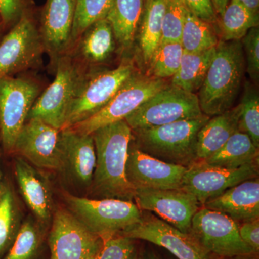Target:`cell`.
Listing matches in <instances>:
<instances>
[{"instance_id":"7c38bea8","label":"cell","mask_w":259,"mask_h":259,"mask_svg":"<svg viewBox=\"0 0 259 259\" xmlns=\"http://www.w3.org/2000/svg\"><path fill=\"white\" fill-rule=\"evenodd\" d=\"M258 163L226 168L196 161L187 167L181 189L195 196L201 205L244 181L258 178Z\"/></svg>"},{"instance_id":"7bdbcfd3","label":"cell","mask_w":259,"mask_h":259,"mask_svg":"<svg viewBox=\"0 0 259 259\" xmlns=\"http://www.w3.org/2000/svg\"><path fill=\"white\" fill-rule=\"evenodd\" d=\"M211 259H258V254L236 255V256L231 257H218L212 255Z\"/></svg>"},{"instance_id":"6da1fadb","label":"cell","mask_w":259,"mask_h":259,"mask_svg":"<svg viewBox=\"0 0 259 259\" xmlns=\"http://www.w3.org/2000/svg\"><path fill=\"white\" fill-rule=\"evenodd\" d=\"M96 167L94 172V192L101 199L134 202L136 190L125 175V165L132 130L125 120L113 122L92 134Z\"/></svg>"},{"instance_id":"ab89813d","label":"cell","mask_w":259,"mask_h":259,"mask_svg":"<svg viewBox=\"0 0 259 259\" xmlns=\"http://www.w3.org/2000/svg\"><path fill=\"white\" fill-rule=\"evenodd\" d=\"M240 236L255 253L259 251V218L253 221L238 223Z\"/></svg>"},{"instance_id":"836d02e7","label":"cell","mask_w":259,"mask_h":259,"mask_svg":"<svg viewBox=\"0 0 259 259\" xmlns=\"http://www.w3.org/2000/svg\"><path fill=\"white\" fill-rule=\"evenodd\" d=\"M183 54L180 42L160 44L148 64L151 76L161 79L173 77L180 68Z\"/></svg>"},{"instance_id":"1f68e13d","label":"cell","mask_w":259,"mask_h":259,"mask_svg":"<svg viewBox=\"0 0 259 259\" xmlns=\"http://www.w3.org/2000/svg\"><path fill=\"white\" fill-rule=\"evenodd\" d=\"M41 230L32 221L19 228L15 241L2 259H35L42 243Z\"/></svg>"},{"instance_id":"2e32d148","label":"cell","mask_w":259,"mask_h":259,"mask_svg":"<svg viewBox=\"0 0 259 259\" xmlns=\"http://www.w3.org/2000/svg\"><path fill=\"white\" fill-rule=\"evenodd\" d=\"M76 0H47L37 10L38 30L45 53L56 69L61 56L69 54Z\"/></svg>"},{"instance_id":"f6af8a7d","label":"cell","mask_w":259,"mask_h":259,"mask_svg":"<svg viewBox=\"0 0 259 259\" xmlns=\"http://www.w3.org/2000/svg\"><path fill=\"white\" fill-rule=\"evenodd\" d=\"M135 259H144V255L143 254H141V253H140L139 252V253H138L137 256L136 257V258Z\"/></svg>"},{"instance_id":"3957f363","label":"cell","mask_w":259,"mask_h":259,"mask_svg":"<svg viewBox=\"0 0 259 259\" xmlns=\"http://www.w3.org/2000/svg\"><path fill=\"white\" fill-rule=\"evenodd\" d=\"M209 118L203 114L158 127L135 130L132 141L152 157L187 168L197 161V134Z\"/></svg>"},{"instance_id":"d6a6232c","label":"cell","mask_w":259,"mask_h":259,"mask_svg":"<svg viewBox=\"0 0 259 259\" xmlns=\"http://www.w3.org/2000/svg\"><path fill=\"white\" fill-rule=\"evenodd\" d=\"M240 108L238 130L245 133L259 147V95L255 87L247 81L244 86Z\"/></svg>"},{"instance_id":"d6986e66","label":"cell","mask_w":259,"mask_h":259,"mask_svg":"<svg viewBox=\"0 0 259 259\" xmlns=\"http://www.w3.org/2000/svg\"><path fill=\"white\" fill-rule=\"evenodd\" d=\"M61 168L71 178L89 185L96 167V151L92 134H80L69 130L61 131Z\"/></svg>"},{"instance_id":"b9f144b4","label":"cell","mask_w":259,"mask_h":259,"mask_svg":"<svg viewBox=\"0 0 259 259\" xmlns=\"http://www.w3.org/2000/svg\"><path fill=\"white\" fill-rule=\"evenodd\" d=\"M214 7V9L218 15H222L228 5L229 0H211Z\"/></svg>"},{"instance_id":"60d3db41","label":"cell","mask_w":259,"mask_h":259,"mask_svg":"<svg viewBox=\"0 0 259 259\" xmlns=\"http://www.w3.org/2000/svg\"><path fill=\"white\" fill-rule=\"evenodd\" d=\"M242 5H244L245 8H248L250 11L258 14L259 0H238Z\"/></svg>"},{"instance_id":"74e56055","label":"cell","mask_w":259,"mask_h":259,"mask_svg":"<svg viewBox=\"0 0 259 259\" xmlns=\"http://www.w3.org/2000/svg\"><path fill=\"white\" fill-rule=\"evenodd\" d=\"M32 4V0H0V20L4 30H10Z\"/></svg>"},{"instance_id":"8fae6325","label":"cell","mask_w":259,"mask_h":259,"mask_svg":"<svg viewBox=\"0 0 259 259\" xmlns=\"http://www.w3.org/2000/svg\"><path fill=\"white\" fill-rule=\"evenodd\" d=\"M190 233L213 256L258 254L241 239L238 223L218 211L199 209L192 218Z\"/></svg>"},{"instance_id":"4316f807","label":"cell","mask_w":259,"mask_h":259,"mask_svg":"<svg viewBox=\"0 0 259 259\" xmlns=\"http://www.w3.org/2000/svg\"><path fill=\"white\" fill-rule=\"evenodd\" d=\"M166 3V0H145L139 35L140 49L145 64H149L161 42Z\"/></svg>"},{"instance_id":"52a82bcc","label":"cell","mask_w":259,"mask_h":259,"mask_svg":"<svg viewBox=\"0 0 259 259\" xmlns=\"http://www.w3.org/2000/svg\"><path fill=\"white\" fill-rule=\"evenodd\" d=\"M135 74L134 65L130 62L122 63L114 69L88 71L79 92L68 109L61 131L100 111Z\"/></svg>"},{"instance_id":"c3c4849f","label":"cell","mask_w":259,"mask_h":259,"mask_svg":"<svg viewBox=\"0 0 259 259\" xmlns=\"http://www.w3.org/2000/svg\"><path fill=\"white\" fill-rule=\"evenodd\" d=\"M100 249H101V248H100ZM99 251H100V250H99ZM98 252H97V253H95V254L92 255V256L90 257V258H89V259H95V257H96V255H97V253H98Z\"/></svg>"},{"instance_id":"603a6c76","label":"cell","mask_w":259,"mask_h":259,"mask_svg":"<svg viewBox=\"0 0 259 259\" xmlns=\"http://www.w3.org/2000/svg\"><path fill=\"white\" fill-rule=\"evenodd\" d=\"M239 105L207 120L197 134V161H204L217 153L238 130Z\"/></svg>"},{"instance_id":"4dcf8cb0","label":"cell","mask_w":259,"mask_h":259,"mask_svg":"<svg viewBox=\"0 0 259 259\" xmlns=\"http://www.w3.org/2000/svg\"><path fill=\"white\" fill-rule=\"evenodd\" d=\"M13 192L9 187L3 185L0 193V258L13 245L20 227Z\"/></svg>"},{"instance_id":"f546056e","label":"cell","mask_w":259,"mask_h":259,"mask_svg":"<svg viewBox=\"0 0 259 259\" xmlns=\"http://www.w3.org/2000/svg\"><path fill=\"white\" fill-rule=\"evenodd\" d=\"M113 0H76L70 51L92 25L107 18Z\"/></svg>"},{"instance_id":"ac0fdd59","label":"cell","mask_w":259,"mask_h":259,"mask_svg":"<svg viewBox=\"0 0 259 259\" xmlns=\"http://www.w3.org/2000/svg\"><path fill=\"white\" fill-rule=\"evenodd\" d=\"M186 167L166 163L130 143L125 175L135 190L180 189Z\"/></svg>"},{"instance_id":"5b68a950","label":"cell","mask_w":259,"mask_h":259,"mask_svg":"<svg viewBox=\"0 0 259 259\" xmlns=\"http://www.w3.org/2000/svg\"><path fill=\"white\" fill-rule=\"evenodd\" d=\"M55 70V79L37 97L28 120L38 118L61 131L68 109L88 71L86 66L70 54L61 56Z\"/></svg>"},{"instance_id":"4fadbf2b","label":"cell","mask_w":259,"mask_h":259,"mask_svg":"<svg viewBox=\"0 0 259 259\" xmlns=\"http://www.w3.org/2000/svg\"><path fill=\"white\" fill-rule=\"evenodd\" d=\"M119 236L150 242L168 250L178 259H211L212 257L191 233H183L151 214L142 215L137 224Z\"/></svg>"},{"instance_id":"ffe728a7","label":"cell","mask_w":259,"mask_h":259,"mask_svg":"<svg viewBox=\"0 0 259 259\" xmlns=\"http://www.w3.org/2000/svg\"><path fill=\"white\" fill-rule=\"evenodd\" d=\"M202 207L218 211L241 223L259 218V180L252 179L207 200Z\"/></svg>"},{"instance_id":"30bf717a","label":"cell","mask_w":259,"mask_h":259,"mask_svg":"<svg viewBox=\"0 0 259 259\" xmlns=\"http://www.w3.org/2000/svg\"><path fill=\"white\" fill-rule=\"evenodd\" d=\"M40 95V85L30 78L8 76L0 79V134L5 151L14 150L17 138Z\"/></svg>"},{"instance_id":"cb8c5ba5","label":"cell","mask_w":259,"mask_h":259,"mask_svg":"<svg viewBox=\"0 0 259 259\" xmlns=\"http://www.w3.org/2000/svg\"><path fill=\"white\" fill-rule=\"evenodd\" d=\"M144 4L145 0H113L107 19L111 24L116 42L122 50L132 47Z\"/></svg>"},{"instance_id":"9a60e30c","label":"cell","mask_w":259,"mask_h":259,"mask_svg":"<svg viewBox=\"0 0 259 259\" xmlns=\"http://www.w3.org/2000/svg\"><path fill=\"white\" fill-rule=\"evenodd\" d=\"M134 202L141 211L154 212L185 233H190L192 218L202 206L195 196L181 188L136 190Z\"/></svg>"},{"instance_id":"277c9868","label":"cell","mask_w":259,"mask_h":259,"mask_svg":"<svg viewBox=\"0 0 259 259\" xmlns=\"http://www.w3.org/2000/svg\"><path fill=\"white\" fill-rule=\"evenodd\" d=\"M71 214L103 241L117 236L142 218L134 202L117 199H93L65 194Z\"/></svg>"},{"instance_id":"8d00e7d4","label":"cell","mask_w":259,"mask_h":259,"mask_svg":"<svg viewBox=\"0 0 259 259\" xmlns=\"http://www.w3.org/2000/svg\"><path fill=\"white\" fill-rule=\"evenodd\" d=\"M242 47L246 56V70L252 81H258L259 77V30L258 27L250 29L242 38Z\"/></svg>"},{"instance_id":"e575fe53","label":"cell","mask_w":259,"mask_h":259,"mask_svg":"<svg viewBox=\"0 0 259 259\" xmlns=\"http://www.w3.org/2000/svg\"><path fill=\"white\" fill-rule=\"evenodd\" d=\"M186 13L187 8L181 3L180 0H166L160 44L180 42Z\"/></svg>"},{"instance_id":"f35d334b","label":"cell","mask_w":259,"mask_h":259,"mask_svg":"<svg viewBox=\"0 0 259 259\" xmlns=\"http://www.w3.org/2000/svg\"><path fill=\"white\" fill-rule=\"evenodd\" d=\"M186 8L194 15L209 24L217 20L216 12L211 0H180Z\"/></svg>"},{"instance_id":"83f0119b","label":"cell","mask_w":259,"mask_h":259,"mask_svg":"<svg viewBox=\"0 0 259 259\" xmlns=\"http://www.w3.org/2000/svg\"><path fill=\"white\" fill-rule=\"evenodd\" d=\"M223 40H241L250 29L258 26V14L250 11L238 0H231L221 15Z\"/></svg>"},{"instance_id":"ba28073f","label":"cell","mask_w":259,"mask_h":259,"mask_svg":"<svg viewBox=\"0 0 259 259\" xmlns=\"http://www.w3.org/2000/svg\"><path fill=\"white\" fill-rule=\"evenodd\" d=\"M202 115L197 94L171 83L150 97L125 120L135 131L195 118Z\"/></svg>"},{"instance_id":"d4e9b609","label":"cell","mask_w":259,"mask_h":259,"mask_svg":"<svg viewBox=\"0 0 259 259\" xmlns=\"http://www.w3.org/2000/svg\"><path fill=\"white\" fill-rule=\"evenodd\" d=\"M258 148L248 135L238 131L217 153L204 161L212 166L238 168L258 163Z\"/></svg>"},{"instance_id":"bcb514c9","label":"cell","mask_w":259,"mask_h":259,"mask_svg":"<svg viewBox=\"0 0 259 259\" xmlns=\"http://www.w3.org/2000/svg\"><path fill=\"white\" fill-rule=\"evenodd\" d=\"M3 184H2V174H1V168H0V193L2 192V189H3Z\"/></svg>"},{"instance_id":"7dc6e473","label":"cell","mask_w":259,"mask_h":259,"mask_svg":"<svg viewBox=\"0 0 259 259\" xmlns=\"http://www.w3.org/2000/svg\"><path fill=\"white\" fill-rule=\"evenodd\" d=\"M4 30V28H3V25H2L1 20H0V34H1V32L3 31Z\"/></svg>"},{"instance_id":"d590c367","label":"cell","mask_w":259,"mask_h":259,"mask_svg":"<svg viewBox=\"0 0 259 259\" xmlns=\"http://www.w3.org/2000/svg\"><path fill=\"white\" fill-rule=\"evenodd\" d=\"M136 241L119 235L108 238L95 259H135L139 253Z\"/></svg>"},{"instance_id":"f1b7e54d","label":"cell","mask_w":259,"mask_h":259,"mask_svg":"<svg viewBox=\"0 0 259 259\" xmlns=\"http://www.w3.org/2000/svg\"><path fill=\"white\" fill-rule=\"evenodd\" d=\"M219 42L210 24L197 18L187 9L180 44L184 51L197 53L215 48Z\"/></svg>"},{"instance_id":"9c48e42d","label":"cell","mask_w":259,"mask_h":259,"mask_svg":"<svg viewBox=\"0 0 259 259\" xmlns=\"http://www.w3.org/2000/svg\"><path fill=\"white\" fill-rule=\"evenodd\" d=\"M166 85L163 79L135 74L100 111L66 130L76 134L90 135L104 126L125 120Z\"/></svg>"},{"instance_id":"5bb4252c","label":"cell","mask_w":259,"mask_h":259,"mask_svg":"<svg viewBox=\"0 0 259 259\" xmlns=\"http://www.w3.org/2000/svg\"><path fill=\"white\" fill-rule=\"evenodd\" d=\"M102 244L103 240L89 231L69 211H56L49 236L51 259H89Z\"/></svg>"},{"instance_id":"8992f818","label":"cell","mask_w":259,"mask_h":259,"mask_svg":"<svg viewBox=\"0 0 259 259\" xmlns=\"http://www.w3.org/2000/svg\"><path fill=\"white\" fill-rule=\"evenodd\" d=\"M32 4L0 41V79L35 67L45 53Z\"/></svg>"},{"instance_id":"44dd1931","label":"cell","mask_w":259,"mask_h":259,"mask_svg":"<svg viewBox=\"0 0 259 259\" xmlns=\"http://www.w3.org/2000/svg\"><path fill=\"white\" fill-rule=\"evenodd\" d=\"M15 173L25 202L40 222L47 223L52 218L53 202L47 180L23 158L16 159Z\"/></svg>"},{"instance_id":"ee69618b","label":"cell","mask_w":259,"mask_h":259,"mask_svg":"<svg viewBox=\"0 0 259 259\" xmlns=\"http://www.w3.org/2000/svg\"><path fill=\"white\" fill-rule=\"evenodd\" d=\"M144 259H158V258L153 252H149L146 255V256H144Z\"/></svg>"},{"instance_id":"7402d4cb","label":"cell","mask_w":259,"mask_h":259,"mask_svg":"<svg viewBox=\"0 0 259 259\" xmlns=\"http://www.w3.org/2000/svg\"><path fill=\"white\" fill-rule=\"evenodd\" d=\"M115 48L113 30L106 18L94 23L83 32L69 54L88 67L110 59Z\"/></svg>"},{"instance_id":"484cf974","label":"cell","mask_w":259,"mask_h":259,"mask_svg":"<svg viewBox=\"0 0 259 259\" xmlns=\"http://www.w3.org/2000/svg\"><path fill=\"white\" fill-rule=\"evenodd\" d=\"M215 48L197 53L184 51L180 68L172 77L171 84L192 93L199 91L214 57Z\"/></svg>"},{"instance_id":"e0dca14e","label":"cell","mask_w":259,"mask_h":259,"mask_svg":"<svg viewBox=\"0 0 259 259\" xmlns=\"http://www.w3.org/2000/svg\"><path fill=\"white\" fill-rule=\"evenodd\" d=\"M13 151L38 168L61 170V131L38 118L27 120Z\"/></svg>"},{"instance_id":"7a4b0ae2","label":"cell","mask_w":259,"mask_h":259,"mask_svg":"<svg viewBox=\"0 0 259 259\" xmlns=\"http://www.w3.org/2000/svg\"><path fill=\"white\" fill-rule=\"evenodd\" d=\"M245 67L241 42L219 40L197 95L204 115L211 117L233 108L241 90Z\"/></svg>"}]
</instances>
